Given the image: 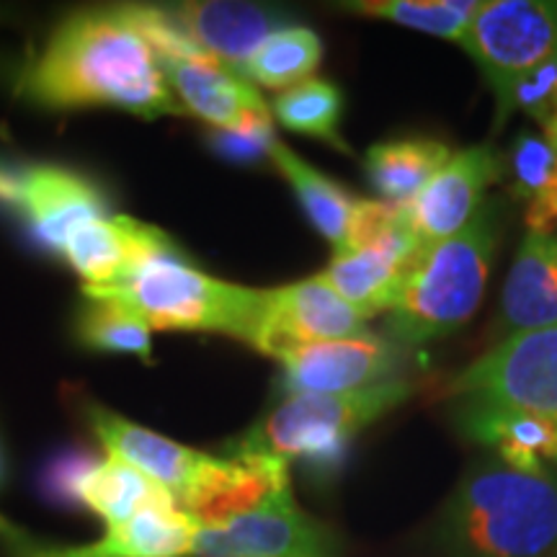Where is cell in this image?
<instances>
[{
    "label": "cell",
    "instance_id": "7c38bea8",
    "mask_svg": "<svg viewBox=\"0 0 557 557\" xmlns=\"http://www.w3.org/2000/svg\"><path fill=\"white\" fill-rule=\"evenodd\" d=\"M426 253L410 233L400 207V220L387 233L361 248L333 253L323 276L361 318L372 320L398 305L408 274Z\"/></svg>",
    "mask_w": 557,
    "mask_h": 557
},
{
    "label": "cell",
    "instance_id": "83f0119b",
    "mask_svg": "<svg viewBox=\"0 0 557 557\" xmlns=\"http://www.w3.org/2000/svg\"><path fill=\"white\" fill-rule=\"evenodd\" d=\"M78 338L83 346L96 351L132 354L143 361L152 359L148 323L114 299L86 297L78 315Z\"/></svg>",
    "mask_w": 557,
    "mask_h": 557
},
{
    "label": "cell",
    "instance_id": "d4e9b609",
    "mask_svg": "<svg viewBox=\"0 0 557 557\" xmlns=\"http://www.w3.org/2000/svg\"><path fill=\"white\" fill-rule=\"evenodd\" d=\"M323 60V41L308 26H284L235 70L253 86L287 90L310 81Z\"/></svg>",
    "mask_w": 557,
    "mask_h": 557
},
{
    "label": "cell",
    "instance_id": "d6a6232c",
    "mask_svg": "<svg viewBox=\"0 0 557 557\" xmlns=\"http://www.w3.org/2000/svg\"><path fill=\"white\" fill-rule=\"evenodd\" d=\"M0 483H3V455H0Z\"/></svg>",
    "mask_w": 557,
    "mask_h": 557
},
{
    "label": "cell",
    "instance_id": "ba28073f",
    "mask_svg": "<svg viewBox=\"0 0 557 557\" xmlns=\"http://www.w3.org/2000/svg\"><path fill=\"white\" fill-rule=\"evenodd\" d=\"M333 537L305 513L292 487L214 527H199L189 557H331Z\"/></svg>",
    "mask_w": 557,
    "mask_h": 557
},
{
    "label": "cell",
    "instance_id": "484cf974",
    "mask_svg": "<svg viewBox=\"0 0 557 557\" xmlns=\"http://www.w3.org/2000/svg\"><path fill=\"white\" fill-rule=\"evenodd\" d=\"M341 9L459 45L480 11V0H354Z\"/></svg>",
    "mask_w": 557,
    "mask_h": 557
},
{
    "label": "cell",
    "instance_id": "6da1fadb",
    "mask_svg": "<svg viewBox=\"0 0 557 557\" xmlns=\"http://www.w3.org/2000/svg\"><path fill=\"white\" fill-rule=\"evenodd\" d=\"M18 94L47 111L114 107L145 120L184 114L156 50L120 5L62 21L26 67Z\"/></svg>",
    "mask_w": 557,
    "mask_h": 557
},
{
    "label": "cell",
    "instance_id": "7402d4cb",
    "mask_svg": "<svg viewBox=\"0 0 557 557\" xmlns=\"http://www.w3.org/2000/svg\"><path fill=\"white\" fill-rule=\"evenodd\" d=\"M75 498L109 527H122L137 513L156 506H176V500L165 487L152 483L148 475L129 468L122 459H99L86 475L81 478ZM178 508V506H176Z\"/></svg>",
    "mask_w": 557,
    "mask_h": 557
},
{
    "label": "cell",
    "instance_id": "9c48e42d",
    "mask_svg": "<svg viewBox=\"0 0 557 557\" xmlns=\"http://www.w3.org/2000/svg\"><path fill=\"white\" fill-rule=\"evenodd\" d=\"M367 331V320L320 274L287 287L263 289L253 348L276 359L289 348L359 336Z\"/></svg>",
    "mask_w": 557,
    "mask_h": 557
},
{
    "label": "cell",
    "instance_id": "4dcf8cb0",
    "mask_svg": "<svg viewBox=\"0 0 557 557\" xmlns=\"http://www.w3.org/2000/svg\"><path fill=\"white\" fill-rule=\"evenodd\" d=\"M26 165H16L11 160L0 158V207H9L13 212L21 209V197H24Z\"/></svg>",
    "mask_w": 557,
    "mask_h": 557
},
{
    "label": "cell",
    "instance_id": "ffe728a7",
    "mask_svg": "<svg viewBox=\"0 0 557 557\" xmlns=\"http://www.w3.org/2000/svg\"><path fill=\"white\" fill-rule=\"evenodd\" d=\"M457 423L470 438L498 451V459L521 470H542L557 462V429L537 418L487 403L462 400Z\"/></svg>",
    "mask_w": 557,
    "mask_h": 557
},
{
    "label": "cell",
    "instance_id": "1f68e13d",
    "mask_svg": "<svg viewBox=\"0 0 557 557\" xmlns=\"http://www.w3.org/2000/svg\"><path fill=\"white\" fill-rule=\"evenodd\" d=\"M540 132L557 145V78H555V88H553V96H549L545 116L540 120Z\"/></svg>",
    "mask_w": 557,
    "mask_h": 557
},
{
    "label": "cell",
    "instance_id": "5bb4252c",
    "mask_svg": "<svg viewBox=\"0 0 557 557\" xmlns=\"http://www.w3.org/2000/svg\"><path fill=\"white\" fill-rule=\"evenodd\" d=\"M88 426L101 438L109 457L122 459L129 468H135L148 475L152 483L171 493L176 506L184 504V498L194 491L199 478L212 462V455L184 447L169 436H160L156 431L137 426L129 418H124L114 410L99 406V403H83Z\"/></svg>",
    "mask_w": 557,
    "mask_h": 557
},
{
    "label": "cell",
    "instance_id": "4fadbf2b",
    "mask_svg": "<svg viewBox=\"0 0 557 557\" xmlns=\"http://www.w3.org/2000/svg\"><path fill=\"white\" fill-rule=\"evenodd\" d=\"M173 253H178V248L163 230L116 214L75 227L60 256L86 278V287H111L156 259Z\"/></svg>",
    "mask_w": 557,
    "mask_h": 557
},
{
    "label": "cell",
    "instance_id": "4316f807",
    "mask_svg": "<svg viewBox=\"0 0 557 557\" xmlns=\"http://www.w3.org/2000/svg\"><path fill=\"white\" fill-rule=\"evenodd\" d=\"M274 114L284 127L333 145L338 150H348L341 139L338 124L344 114V96L338 86L329 81L310 78L299 86H292L274 99Z\"/></svg>",
    "mask_w": 557,
    "mask_h": 557
},
{
    "label": "cell",
    "instance_id": "ac0fdd59",
    "mask_svg": "<svg viewBox=\"0 0 557 557\" xmlns=\"http://www.w3.org/2000/svg\"><path fill=\"white\" fill-rule=\"evenodd\" d=\"M557 325V233L527 230L500 289L498 341Z\"/></svg>",
    "mask_w": 557,
    "mask_h": 557
},
{
    "label": "cell",
    "instance_id": "8fae6325",
    "mask_svg": "<svg viewBox=\"0 0 557 557\" xmlns=\"http://www.w3.org/2000/svg\"><path fill=\"white\" fill-rule=\"evenodd\" d=\"M504 176V163L487 145L451 152L442 171L403 207L406 222L423 250L462 233L483 209L485 191Z\"/></svg>",
    "mask_w": 557,
    "mask_h": 557
},
{
    "label": "cell",
    "instance_id": "277c9868",
    "mask_svg": "<svg viewBox=\"0 0 557 557\" xmlns=\"http://www.w3.org/2000/svg\"><path fill=\"white\" fill-rule=\"evenodd\" d=\"M496 246L498 214L493 205H483L462 233L431 248L387 312L395 344H429L468 325L483 302Z\"/></svg>",
    "mask_w": 557,
    "mask_h": 557
},
{
    "label": "cell",
    "instance_id": "3957f363",
    "mask_svg": "<svg viewBox=\"0 0 557 557\" xmlns=\"http://www.w3.org/2000/svg\"><path fill=\"white\" fill-rule=\"evenodd\" d=\"M413 387L406 380L336 395H287L246 434L225 444L222 457H261L305 462L315 470L336 468L354 436L389 410L400 408Z\"/></svg>",
    "mask_w": 557,
    "mask_h": 557
},
{
    "label": "cell",
    "instance_id": "30bf717a",
    "mask_svg": "<svg viewBox=\"0 0 557 557\" xmlns=\"http://www.w3.org/2000/svg\"><path fill=\"white\" fill-rule=\"evenodd\" d=\"M276 361L282 364V385L287 395H336L395 380L393 372L400 364V351L393 338L367 331L359 336L289 348L278 354Z\"/></svg>",
    "mask_w": 557,
    "mask_h": 557
},
{
    "label": "cell",
    "instance_id": "f1b7e54d",
    "mask_svg": "<svg viewBox=\"0 0 557 557\" xmlns=\"http://www.w3.org/2000/svg\"><path fill=\"white\" fill-rule=\"evenodd\" d=\"M274 143L276 135L271 122L240 132H212V137H209V145H212L214 152H220L222 158L240 160V163H250V160L269 156Z\"/></svg>",
    "mask_w": 557,
    "mask_h": 557
},
{
    "label": "cell",
    "instance_id": "f546056e",
    "mask_svg": "<svg viewBox=\"0 0 557 557\" xmlns=\"http://www.w3.org/2000/svg\"><path fill=\"white\" fill-rule=\"evenodd\" d=\"M99 462L96 457H90L88 451H70L47 468L45 475V491L58 500L62 506H78L75 491H78L81 478Z\"/></svg>",
    "mask_w": 557,
    "mask_h": 557
},
{
    "label": "cell",
    "instance_id": "7a4b0ae2",
    "mask_svg": "<svg viewBox=\"0 0 557 557\" xmlns=\"http://www.w3.org/2000/svg\"><path fill=\"white\" fill-rule=\"evenodd\" d=\"M436 542L447 557L557 555V472L475 465L444 504Z\"/></svg>",
    "mask_w": 557,
    "mask_h": 557
},
{
    "label": "cell",
    "instance_id": "d6986e66",
    "mask_svg": "<svg viewBox=\"0 0 557 557\" xmlns=\"http://www.w3.org/2000/svg\"><path fill=\"white\" fill-rule=\"evenodd\" d=\"M103 197L90 181L60 165H29L18 214L29 222L41 246L62 253L67 235L83 222L103 218Z\"/></svg>",
    "mask_w": 557,
    "mask_h": 557
},
{
    "label": "cell",
    "instance_id": "5b68a950",
    "mask_svg": "<svg viewBox=\"0 0 557 557\" xmlns=\"http://www.w3.org/2000/svg\"><path fill=\"white\" fill-rule=\"evenodd\" d=\"M83 295L114 299L137 312L150 331L225 333L248 346L263 310V289L209 276L181 253L156 259L111 287H83Z\"/></svg>",
    "mask_w": 557,
    "mask_h": 557
},
{
    "label": "cell",
    "instance_id": "44dd1931",
    "mask_svg": "<svg viewBox=\"0 0 557 557\" xmlns=\"http://www.w3.org/2000/svg\"><path fill=\"white\" fill-rule=\"evenodd\" d=\"M451 158L447 143L434 137H393L372 145L364 173L380 201L406 207Z\"/></svg>",
    "mask_w": 557,
    "mask_h": 557
},
{
    "label": "cell",
    "instance_id": "603a6c76",
    "mask_svg": "<svg viewBox=\"0 0 557 557\" xmlns=\"http://www.w3.org/2000/svg\"><path fill=\"white\" fill-rule=\"evenodd\" d=\"M508 189L524 205L527 230L557 233V145L542 132H519L508 150Z\"/></svg>",
    "mask_w": 557,
    "mask_h": 557
},
{
    "label": "cell",
    "instance_id": "836d02e7",
    "mask_svg": "<svg viewBox=\"0 0 557 557\" xmlns=\"http://www.w3.org/2000/svg\"><path fill=\"white\" fill-rule=\"evenodd\" d=\"M553 557H557V555H553Z\"/></svg>",
    "mask_w": 557,
    "mask_h": 557
},
{
    "label": "cell",
    "instance_id": "8992f818",
    "mask_svg": "<svg viewBox=\"0 0 557 557\" xmlns=\"http://www.w3.org/2000/svg\"><path fill=\"white\" fill-rule=\"evenodd\" d=\"M496 96L498 127L519 94L557 65L555 0H487L459 41Z\"/></svg>",
    "mask_w": 557,
    "mask_h": 557
},
{
    "label": "cell",
    "instance_id": "9a60e30c",
    "mask_svg": "<svg viewBox=\"0 0 557 557\" xmlns=\"http://www.w3.org/2000/svg\"><path fill=\"white\" fill-rule=\"evenodd\" d=\"M199 524L176 506H156L122 527H109L107 537L78 547H47L0 519V534L13 557H189Z\"/></svg>",
    "mask_w": 557,
    "mask_h": 557
},
{
    "label": "cell",
    "instance_id": "52a82bcc",
    "mask_svg": "<svg viewBox=\"0 0 557 557\" xmlns=\"http://www.w3.org/2000/svg\"><path fill=\"white\" fill-rule=\"evenodd\" d=\"M459 400L487 403L557 429V325L500 338L449 382Z\"/></svg>",
    "mask_w": 557,
    "mask_h": 557
},
{
    "label": "cell",
    "instance_id": "e0dca14e",
    "mask_svg": "<svg viewBox=\"0 0 557 557\" xmlns=\"http://www.w3.org/2000/svg\"><path fill=\"white\" fill-rule=\"evenodd\" d=\"M165 11L194 47L233 70H238L271 34L289 26L287 11L259 3L205 0V3H173L165 5Z\"/></svg>",
    "mask_w": 557,
    "mask_h": 557
},
{
    "label": "cell",
    "instance_id": "cb8c5ba5",
    "mask_svg": "<svg viewBox=\"0 0 557 557\" xmlns=\"http://www.w3.org/2000/svg\"><path fill=\"white\" fill-rule=\"evenodd\" d=\"M269 158L289 186L295 189L299 205L312 222V227L331 243L333 250L344 248L348 238V227H351L354 209H357V197H351L344 186L320 173L315 165L305 163L295 150L287 148L284 143H274Z\"/></svg>",
    "mask_w": 557,
    "mask_h": 557
},
{
    "label": "cell",
    "instance_id": "2e32d148",
    "mask_svg": "<svg viewBox=\"0 0 557 557\" xmlns=\"http://www.w3.org/2000/svg\"><path fill=\"white\" fill-rule=\"evenodd\" d=\"M160 65L184 114L199 116L214 132H240L271 122L259 88L233 67L214 60H160Z\"/></svg>",
    "mask_w": 557,
    "mask_h": 557
}]
</instances>
